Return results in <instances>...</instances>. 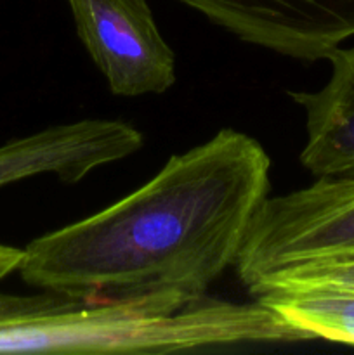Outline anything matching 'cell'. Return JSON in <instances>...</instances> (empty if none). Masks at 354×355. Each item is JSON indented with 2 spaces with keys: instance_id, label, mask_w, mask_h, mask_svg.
Here are the masks:
<instances>
[{
  "instance_id": "6da1fadb",
  "label": "cell",
  "mask_w": 354,
  "mask_h": 355,
  "mask_svg": "<svg viewBox=\"0 0 354 355\" xmlns=\"http://www.w3.org/2000/svg\"><path fill=\"white\" fill-rule=\"evenodd\" d=\"M269 173L259 141L222 128L117 203L33 239L17 272L87 304H194L238 262L269 196Z\"/></svg>"
},
{
  "instance_id": "7a4b0ae2",
  "label": "cell",
  "mask_w": 354,
  "mask_h": 355,
  "mask_svg": "<svg viewBox=\"0 0 354 355\" xmlns=\"http://www.w3.org/2000/svg\"><path fill=\"white\" fill-rule=\"evenodd\" d=\"M307 340L257 298L87 304L51 291L0 293V354H176Z\"/></svg>"
},
{
  "instance_id": "3957f363",
  "label": "cell",
  "mask_w": 354,
  "mask_h": 355,
  "mask_svg": "<svg viewBox=\"0 0 354 355\" xmlns=\"http://www.w3.org/2000/svg\"><path fill=\"white\" fill-rule=\"evenodd\" d=\"M337 257H354V177H321L304 189L267 196L235 267L250 291L288 267Z\"/></svg>"
},
{
  "instance_id": "277c9868",
  "label": "cell",
  "mask_w": 354,
  "mask_h": 355,
  "mask_svg": "<svg viewBox=\"0 0 354 355\" xmlns=\"http://www.w3.org/2000/svg\"><path fill=\"white\" fill-rule=\"evenodd\" d=\"M75 30L111 94H163L177 80L176 54L148 0H66Z\"/></svg>"
},
{
  "instance_id": "5b68a950",
  "label": "cell",
  "mask_w": 354,
  "mask_h": 355,
  "mask_svg": "<svg viewBox=\"0 0 354 355\" xmlns=\"http://www.w3.org/2000/svg\"><path fill=\"white\" fill-rule=\"evenodd\" d=\"M246 44L298 61L354 37V0H176Z\"/></svg>"
},
{
  "instance_id": "8992f818",
  "label": "cell",
  "mask_w": 354,
  "mask_h": 355,
  "mask_svg": "<svg viewBox=\"0 0 354 355\" xmlns=\"http://www.w3.org/2000/svg\"><path fill=\"white\" fill-rule=\"evenodd\" d=\"M141 148L142 134L127 121L78 120L54 125L0 146V186L45 173L75 184Z\"/></svg>"
},
{
  "instance_id": "52a82bcc",
  "label": "cell",
  "mask_w": 354,
  "mask_h": 355,
  "mask_svg": "<svg viewBox=\"0 0 354 355\" xmlns=\"http://www.w3.org/2000/svg\"><path fill=\"white\" fill-rule=\"evenodd\" d=\"M326 61L330 78L321 89L288 92L305 111L301 163L316 179L354 177V47L333 49Z\"/></svg>"
},
{
  "instance_id": "ba28073f",
  "label": "cell",
  "mask_w": 354,
  "mask_h": 355,
  "mask_svg": "<svg viewBox=\"0 0 354 355\" xmlns=\"http://www.w3.org/2000/svg\"><path fill=\"white\" fill-rule=\"evenodd\" d=\"M259 302L311 340L354 347V293L333 288H294L257 295Z\"/></svg>"
},
{
  "instance_id": "9c48e42d",
  "label": "cell",
  "mask_w": 354,
  "mask_h": 355,
  "mask_svg": "<svg viewBox=\"0 0 354 355\" xmlns=\"http://www.w3.org/2000/svg\"><path fill=\"white\" fill-rule=\"evenodd\" d=\"M294 288H333L354 293V257L309 260L259 281L248 291L252 297L273 290Z\"/></svg>"
},
{
  "instance_id": "30bf717a",
  "label": "cell",
  "mask_w": 354,
  "mask_h": 355,
  "mask_svg": "<svg viewBox=\"0 0 354 355\" xmlns=\"http://www.w3.org/2000/svg\"><path fill=\"white\" fill-rule=\"evenodd\" d=\"M21 259H23V250L16 246L0 245V281L6 279L9 274L17 272Z\"/></svg>"
}]
</instances>
